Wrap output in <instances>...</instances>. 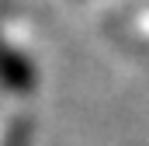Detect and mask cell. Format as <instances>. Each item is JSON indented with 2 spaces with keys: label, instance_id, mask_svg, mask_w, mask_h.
Masks as SVG:
<instances>
[{
  "label": "cell",
  "instance_id": "cell-1",
  "mask_svg": "<svg viewBox=\"0 0 149 146\" xmlns=\"http://www.w3.org/2000/svg\"><path fill=\"white\" fill-rule=\"evenodd\" d=\"M35 66L24 52L10 49V45H0V84L14 94H28L35 87Z\"/></svg>",
  "mask_w": 149,
  "mask_h": 146
}]
</instances>
